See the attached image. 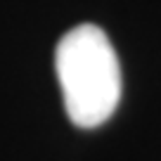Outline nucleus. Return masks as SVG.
<instances>
[{
    "mask_svg": "<svg viewBox=\"0 0 161 161\" xmlns=\"http://www.w3.org/2000/svg\"><path fill=\"white\" fill-rule=\"evenodd\" d=\"M64 109L78 128H97L111 119L121 100V64L109 36L95 24H78L55 50Z\"/></svg>",
    "mask_w": 161,
    "mask_h": 161,
    "instance_id": "obj_1",
    "label": "nucleus"
}]
</instances>
